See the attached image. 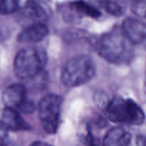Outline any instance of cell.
Here are the masks:
<instances>
[{
  "label": "cell",
  "mask_w": 146,
  "mask_h": 146,
  "mask_svg": "<svg viewBox=\"0 0 146 146\" xmlns=\"http://www.w3.org/2000/svg\"><path fill=\"white\" fill-rule=\"evenodd\" d=\"M133 44L124 34L121 27H115L102 34L96 43L101 57L114 64H126L133 57Z\"/></svg>",
  "instance_id": "obj_1"
},
{
  "label": "cell",
  "mask_w": 146,
  "mask_h": 146,
  "mask_svg": "<svg viewBox=\"0 0 146 146\" xmlns=\"http://www.w3.org/2000/svg\"><path fill=\"white\" fill-rule=\"evenodd\" d=\"M96 74L94 60L86 55H78L69 59L61 72V81L68 87L85 84Z\"/></svg>",
  "instance_id": "obj_2"
},
{
  "label": "cell",
  "mask_w": 146,
  "mask_h": 146,
  "mask_svg": "<svg viewBox=\"0 0 146 146\" xmlns=\"http://www.w3.org/2000/svg\"><path fill=\"white\" fill-rule=\"evenodd\" d=\"M46 63L47 54L44 49L24 47L18 52L14 59V72L21 80H29L38 75Z\"/></svg>",
  "instance_id": "obj_3"
},
{
  "label": "cell",
  "mask_w": 146,
  "mask_h": 146,
  "mask_svg": "<svg viewBox=\"0 0 146 146\" xmlns=\"http://www.w3.org/2000/svg\"><path fill=\"white\" fill-rule=\"evenodd\" d=\"M107 115L115 123L141 125L145 121L143 109L131 99L115 97L107 104Z\"/></svg>",
  "instance_id": "obj_4"
},
{
  "label": "cell",
  "mask_w": 146,
  "mask_h": 146,
  "mask_svg": "<svg viewBox=\"0 0 146 146\" xmlns=\"http://www.w3.org/2000/svg\"><path fill=\"white\" fill-rule=\"evenodd\" d=\"M62 99L55 94H47L40 100L38 113L43 128L48 134H55L60 124Z\"/></svg>",
  "instance_id": "obj_5"
},
{
  "label": "cell",
  "mask_w": 146,
  "mask_h": 146,
  "mask_svg": "<svg viewBox=\"0 0 146 146\" xmlns=\"http://www.w3.org/2000/svg\"><path fill=\"white\" fill-rule=\"evenodd\" d=\"M2 101L5 107L24 114H31L35 110L34 102L27 97V89L21 84H12L6 87L2 93Z\"/></svg>",
  "instance_id": "obj_6"
},
{
  "label": "cell",
  "mask_w": 146,
  "mask_h": 146,
  "mask_svg": "<svg viewBox=\"0 0 146 146\" xmlns=\"http://www.w3.org/2000/svg\"><path fill=\"white\" fill-rule=\"evenodd\" d=\"M124 34L133 44L146 45V23L133 17L126 18L121 26Z\"/></svg>",
  "instance_id": "obj_7"
},
{
  "label": "cell",
  "mask_w": 146,
  "mask_h": 146,
  "mask_svg": "<svg viewBox=\"0 0 146 146\" xmlns=\"http://www.w3.org/2000/svg\"><path fill=\"white\" fill-rule=\"evenodd\" d=\"M0 124L7 131H27L31 129L19 112L7 107L0 109Z\"/></svg>",
  "instance_id": "obj_8"
},
{
  "label": "cell",
  "mask_w": 146,
  "mask_h": 146,
  "mask_svg": "<svg viewBox=\"0 0 146 146\" xmlns=\"http://www.w3.org/2000/svg\"><path fill=\"white\" fill-rule=\"evenodd\" d=\"M49 33V29L44 22H35L22 30L17 37L19 42L23 44L36 43L44 40Z\"/></svg>",
  "instance_id": "obj_9"
},
{
  "label": "cell",
  "mask_w": 146,
  "mask_h": 146,
  "mask_svg": "<svg viewBox=\"0 0 146 146\" xmlns=\"http://www.w3.org/2000/svg\"><path fill=\"white\" fill-rule=\"evenodd\" d=\"M132 135L122 127H113L104 136L102 146H128Z\"/></svg>",
  "instance_id": "obj_10"
},
{
  "label": "cell",
  "mask_w": 146,
  "mask_h": 146,
  "mask_svg": "<svg viewBox=\"0 0 146 146\" xmlns=\"http://www.w3.org/2000/svg\"><path fill=\"white\" fill-rule=\"evenodd\" d=\"M69 9L78 15L91 17L93 19L99 18L101 14L99 10L97 9L96 7L81 0L70 3Z\"/></svg>",
  "instance_id": "obj_11"
},
{
  "label": "cell",
  "mask_w": 146,
  "mask_h": 146,
  "mask_svg": "<svg viewBox=\"0 0 146 146\" xmlns=\"http://www.w3.org/2000/svg\"><path fill=\"white\" fill-rule=\"evenodd\" d=\"M103 8L111 15L121 17L126 10V4L123 0H102Z\"/></svg>",
  "instance_id": "obj_12"
},
{
  "label": "cell",
  "mask_w": 146,
  "mask_h": 146,
  "mask_svg": "<svg viewBox=\"0 0 146 146\" xmlns=\"http://www.w3.org/2000/svg\"><path fill=\"white\" fill-rule=\"evenodd\" d=\"M19 8L18 0H0V14L8 15L15 12Z\"/></svg>",
  "instance_id": "obj_13"
},
{
  "label": "cell",
  "mask_w": 146,
  "mask_h": 146,
  "mask_svg": "<svg viewBox=\"0 0 146 146\" xmlns=\"http://www.w3.org/2000/svg\"><path fill=\"white\" fill-rule=\"evenodd\" d=\"M128 146H146V137L141 135L134 137L132 136Z\"/></svg>",
  "instance_id": "obj_14"
},
{
  "label": "cell",
  "mask_w": 146,
  "mask_h": 146,
  "mask_svg": "<svg viewBox=\"0 0 146 146\" xmlns=\"http://www.w3.org/2000/svg\"><path fill=\"white\" fill-rule=\"evenodd\" d=\"M86 146H100L98 140L92 135L91 131H88L86 136Z\"/></svg>",
  "instance_id": "obj_15"
},
{
  "label": "cell",
  "mask_w": 146,
  "mask_h": 146,
  "mask_svg": "<svg viewBox=\"0 0 146 146\" xmlns=\"http://www.w3.org/2000/svg\"><path fill=\"white\" fill-rule=\"evenodd\" d=\"M7 138V130L0 124V145L5 144Z\"/></svg>",
  "instance_id": "obj_16"
},
{
  "label": "cell",
  "mask_w": 146,
  "mask_h": 146,
  "mask_svg": "<svg viewBox=\"0 0 146 146\" xmlns=\"http://www.w3.org/2000/svg\"><path fill=\"white\" fill-rule=\"evenodd\" d=\"M30 146H52L49 143H46V142L41 141V140H38V141H35L32 143Z\"/></svg>",
  "instance_id": "obj_17"
},
{
  "label": "cell",
  "mask_w": 146,
  "mask_h": 146,
  "mask_svg": "<svg viewBox=\"0 0 146 146\" xmlns=\"http://www.w3.org/2000/svg\"><path fill=\"white\" fill-rule=\"evenodd\" d=\"M133 2H138V1H145L146 0H132Z\"/></svg>",
  "instance_id": "obj_18"
},
{
  "label": "cell",
  "mask_w": 146,
  "mask_h": 146,
  "mask_svg": "<svg viewBox=\"0 0 146 146\" xmlns=\"http://www.w3.org/2000/svg\"><path fill=\"white\" fill-rule=\"evenodd\" d=\"M145 91H146V77H145Z\"/></svg>",
  "instance_id": "obj_19"
},
{
  "label": "cell",
  "mask_w": 146,
  "mask_h": 146,
  "mask_svg": "<svg viewBox=\"0 0 146 146\" xmlns=\"http://www.w3.org/2000/svg\"><path fill=\"white\" fill-rule=\"evenodd\" d=\"M0 146H7V145H6L5 144H4V145H0Z\"/></svg>",
  "instance_id": "obj_20"
}]
</instances>
